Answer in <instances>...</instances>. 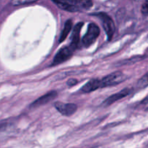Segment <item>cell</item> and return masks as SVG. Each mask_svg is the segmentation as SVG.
<instances>
[{
    "label": "cell",
    "mask_w": 148,
    "mask_h": 148,
    "mask_svg": "<svg viewBox=\"0 0 148 148\" xmlns=\"http://www.w3.org/2000/svg\"><path fill=\"white\" fill-rule=\"evenodd\" d=\"M100 35V28L95 23H90L88 26L87 33L82 39V44L85 47H90L93 44Z\"/></svg>",
    "instance_id": "cell-2"
},
{
    "label": "cell",
    "mask_w": 148,
    "mask_h": 148,
    "mask_svg": "<svg viewBox=\"0 0 148 148\" xmlns=\"http://www.w3.org/2000/svg\"><path fill=\"white\" fill-rule=\"evenodd\" d=\"M141 12L143 15L148 16V0H146V1L143 3L141 8Z\"/></svg>",
    "instance_id": "cell-14"
},
{
    "label": "cell",
    "mask_w": 148,
    "mask_h": 148,
    "mask_svg": "<svg viewBox=\"0 0 148 148\" xmlns=\"http://www.w3.org/2000/svg\"><path fill=\"white\" fill-rule=\"evenodd\" d=\"M74 51L75 50L72 49L70 46H64V47L60 49V50L57 52L56 56L53 58V60L51 66H56V65L60 64L67 61L72 56Z\"/></svg>",
    "instance_id": "cell-5"
},
{
    "label": "cell",
    "mask_w": 148,
    "mask_h": 148,
    "mask_svg": "<svg viewBox=\"0 0 148 148\" xmlns=\"http://www.w3.org/2000/svg\"><path fill=\"white\" fill-rule=\"evenodd\" d=\"M58 7L65 11L79 12L89 10L92 7V0H51Z\"/></svg>",
    "instance_id": "cell-1"
},
{
    "label": "cell",
    "mask_w": 148,
    "mask_h": 148,
    "mask_svg": "<svg viewBox=\"0 0 148 148\" xmlns=\"http://www.w3.org/2000/svg\"><path fill=\"white\" fill-rule=\"evenodd\" d=\"M137 86L139 89H143L148 86V72L139 79Z\"/></svg>",
    "instance_id": "cell-12"
},
{
    "label": "cell",
    "mask_w": 148,
    "mask_h": 148,
    "mask_svg": "<svg viewBox=\"0 0 148 148\" xmlns=\"http://www.w3.org/2000/svg\"><path fill=\"white\" fill-rule=\"evenodd\" d=\"M98 88H101V80L98 79H91L82 87L81 91L86 93L96 90Z\"/></svg>",
    "instance_id": "cell-10"
},
{
    "label": "cell",
    "mask_w": 148,
    "mask_h": 148,
    "mask_svg": "<svg viewBox=\"0 0 148 148\" xmlns=\"http://www.w3.org/2000/svg\"><path fill=\"white\" fill-rule=\"evenodd\" d=\"M77 82H78V81L76 79H69L67 80V82H66V85L69 87H72V86H73V85H76Z\"/></svg>",
    "instance_id": "cell-15"
},
{
    "label": "cell",
    "mask_w": 148,
    "mask_h": 148,
    "mask_svg": "<svg viewBox=\"0 0 148 148\" xmlns=\"http://www.w3.org/2000/svg\"><path fill=\"white\" fill-rule=\"evenodd\" d=\"M132 91L133 90L132 88H124V89L121 90L119 92H116V93L114 94V95H111V96H109L108 98H107L106 99L103 101V103H102V106H103L105 107L111 105V104H113L114 103L116 102L119 100L125 98L127 95H130Z\"/></svg>",
    "instance_id": "cell-7"
},
{
    "label": "cell",
    "mask_w": 148,
    "mask_h": 148,
    "mask_svg": "<svg viewBox=\"0 0 148 148\" xmlns=\"http://www.w3.org/2000/svg\"><path fill=\"white\" fill-rule=\"evenodd\" d=\"M126 78H127V76L123 72H119V71L113 72L110 75H106L102 79H101V88L118 85V84L124 82Z\"/></svg>",
    "instance_id": "cell-4"
},
{
    "label": "cell",
    "mask_w": 148,
    "mask_h": 148,
    "mask_svg": "<svg viewBox=\"0 0 148 148\" xmlns=\"http://www.w3.org/2000/svg\"><path fill=\"white\" fill-rule=\"evenodd\" d=\"M147 147H148V145H147Z\"/></svg>",
    "instance_id": "cell-18"
},
{
    "label": "cell",
    "mask_w": 148,
    "mask_h": 148,
    "mask_svg": "<svg viewBox=\"0 0 148 148\" xmlns=\"http://www.w3.org/2000/svg\"><path fill=\"white\" fill-rule=\"evenodd\" d=\"M37 1H38V0H12L11 4L13 6H19L23 5V4H30V3L36 2Z\"/></svg>",
    "instance_id": "cell-13"
},
{
    "label": "cell",
    "mask_w": 148,
    "mask_h": 148,
    "mask_svg": "<svg viewBox=\"0 0 148 148\" xmlns=\"http://www.w3.org/2000/svg\"><path fill=\"white\" fill-rule=\"evenodd\" d=\"M147 38H148V36H147Z\"/></svg>",
    "instance_id": "cell-17"
},
{
    "label": "cell",
    "mask_w": 148,
    "mask_h": 148,
    "mask_svg": "<svg viewBox=\"0 0 148 148\" xmlns=\"http://www.w3.org/2000/svg\"><path fill=\"white\" fill-rule=\"evenodd\" d=\"M55 108L58 111L65 116H70L76 112L77 109V105L74 103H64L62 102H56L54 104Z\"/></svg>",
    "instance_id": "cell-6"
},
{
    "label": "cell",
    "mask_w": 148,
    "mask_h": 148,
    "mask_svg": "<svg viewBox=\"0 0 148 148\" xmlns=\"http://www.w3.org/2000/svg\"><path fill=\"white\" fill-rule=\"evenodd\" d=\"M56 96H57V92L56 91H50L48 93L45 94L43 96L40 97L37 100H36L30 105V108H38V107L45 105V104L48 103L52 100L55 99Z\"/></svg>",
    "instance_id": "cell-8"
},
{
    "label": "cell",
    "mask_w": 148,
    "mask_h": 148,
    "mask_svg": "<svg viewBox=\"0 0 148 148\" xmlns=\"http://www.w3.org/2000/svg\"><path fill=\"white\" fill-rule=\"evenodd\" d=\"M84 23L82 22L77 23L72 30V36H71V43L69 46L74 50H75L79 46V40H80V31Z\"/></svg>",
    "instance_id": "cell-9"
},
{
    "label": "cell",
    "mask_w": 148,
    "mask_h": 148,
    "mask_svg": "<svg viewBox=\"0 0 148 148\" xmlns=\"http://www.w3.org/2000/svg\"><path fill=\"white\" fill-rule=\"evenodd\" d=\"M146 111H148V108H147V109H146Z\"/></svg>",
    "instance_id": "cell-16"
},
{
    "label": "cell",
    "mask_w": 148,
    "mask_h": 148,
    "mask_svg": "<svg viewBox=\"0 0 148 148\" xmlns=\"http://www.w3.org/2000/svg\"><path fill=\"white\" fill-rule=\"evenodd\" d=\"M92 15L97 16L101 20V23L106 33L108 40H111L115 32V25L111 17L105 12L95 13V14H92Z\"/></svg>",
    "instance_id": "cell-3"
},
{
    "label": "cell",
    "mask_w": 148,
    "mask_h": 148,
    "mask_svg": "<svg viewBox=\"0 0 148 148\" xmlns=\"http://www.w3.org/2000/svg\"><path fill=\"white\" fill-rule=\"evenodd\" d=\"M72 20H67L65 23L64 26V28L62 30V33L60 35V37H59V43H62L63 42L65 39L66 38V37L68 36L69 33H70L71 30H72Z\"/></svg>",
    "instance_id": "cell-11"
}]
</instances>
